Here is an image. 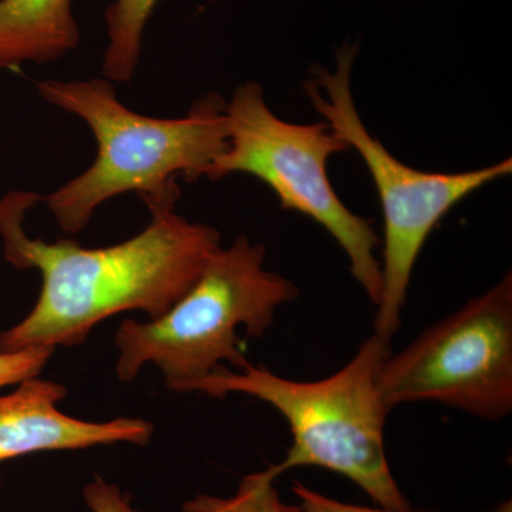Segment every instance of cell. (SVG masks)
I'll list each match as a JSON object with an SVG mask.
<instances>
[{"label": "cell", "instance_id": "obj_1", "mask_svg": "<svg viewBox=\"0 0 512 512\" xmlns=\"http://www.w3.org/2000/svg\"><path fill=\"white\" fill-rule=\"evenodd\" d=\"M39 201L32 191H12L0 200L6 261L42 275L32 311L0 332V352L80 345L94 326L116 313L143 311L160 318L221 247L218 229L185 220L175 207L148 210L146 229L113 247L84 248L70 239L47 244L25 231L28 212Z\"/></svg>", "mask_w": 512, "mask_h": 512}, {"label": "cell", "instance_id": "obj_2", "mask_svg": "<svg viewBox=\"0 0 512 512\" xmlns=\"http://www.w3.org/2000/svg\"><path fill=\"white\" fill-rule=\"evenodd\" d=\"M43 99L86 121L97 156L84 173L47 197L64 232L77 234L104 202L136 192L148 210L175 207L178 175L205 177L228 146L227 101L210 93L180 119H156L127 109L107 79L45 80Z\"/></svg>", "mask_w": 512, "mask_h": 512}, {"label": "cell", "instance_id": "obj_3", "mask_svg": "<svg viewBox=\"0 0 512 512\" xmlns=\"http://www.w3.org/2000/svg\"><path fill=\"white\" fill-rule=\"evenodd\" d=\"M392 342L373 333L335 375L296 382L265 366L248 363L239 372L222 366L191 384L188 393L217 399L247 394L274 407L288 421L292 446L284 461L271 466L276 476L296 467H320L349 478L380 508H412L387 461L384 426L390 410L377 387Z\"/></svg>", "mask_w": 512, "mask_h": 512}, {"label": "cell", "instance_id": "obj_4", "mask_svg": "<svg viewBox=\"0 0 512 512\" xmlns=\"http://www.w3.org/2000/svg\"><path fill=\"white\" fill-rule=\"evenodd\" d=\"M265 255L264 245L241 235L211 255L197 281L163 316L121 323L114 338L119 379L131 382L151 363L168 389L188 393L224 362L244 369L249 362L238 329L261 338L276 309L299 296L292 281L265 269Z\"/></svg>", "mask_w": 512, "mask_h": 512}, {"label": "cell", "instance_id": "obj_5", "mask_svg": "<svg viewBox=\"0 0 512 512\" xmlns=\"http://www.w3.org/2000/svg\"><path fill=\"white\" fill-rule=\"evenodd\" d=\"M359 46L345 43L336 52V69L313 67L315 80L303 84L312 106L349 148L362 157L382 205V293L376 305L375 332L392 342L417 259L433 229L468 195L512 173V160L464 171L427 173L402 163L367 131L353 101L350 76Z\"/></svg>", "mask_w": 512, "mask_h": 512}, {"label": "cell", "instance_id": "obj_6", "mask_svg": "<svg viewBox=\"0 0 512 512\" xmlns=\"http://www.w3.org/2000/svg\"><path fill=\"white\" fill-rule=\"evenodd\" d=\"M228 146L205 177L231 174L258 178L284 210L301 212L326 229L349 259V271L373 305L382 293V266L376 256L375 222L346 207L328 175L330 157L349 150L326 123L295 124L269 109L255 82L237 87L227 103Z\"/></svg>", "mask_w": 512, "mask_h": 512}, {"label": "cell", "instance_id": "obj_7", "mask_svg": "<svg viewBox=\"0 0 512 512\" xmlns=\"http://www.w3.org/2000/svg\"><path fill=\"white\" fill-rule=\"evenodd\" d=\"M377 387L387 409L437 403L478 419L512 410V275L384 360Z\"/></svg>", "mask_w": 512, "mask_h": 512}, {"label": "cell", "instance_id": "obj_8", "mask_svg": "<svg viewBox=\"0 0 512 512\" xmlns=\"http://www.w3.org/2000/svg\"><path fill=\"white\" fill-rule=\"evenodd\" d=\"M66 393L62 384L35 376L0 396V464L37 451L150 443L153 424L146 420L93 423L66 416L57 409Z\"/></svg>", "mask_w": 512, "mask_h": 512}, {"label": "cell", "instance_id": "obj_9", "mask_svg": "<svg viewBox=\"0 0 512 512\" xmlns=\"http://www.w3.org/2000/svg\"><path fill=\"white\" fill-rule=\"evenodd\" d=\"M79 42L73 0H0V70L53 62Z\"/></svg>", "mask_w": 512, "mask_h": 512}, {"label": "cell", "instance_id": "obj_10", "mask_svg": "<svg viewBox=\"0 0 512 512\" xmlns=\"http://www.w3.org/2000/svg\"><path fill=\"white\" fill-rule=\"evenodd\" d=\"M160 0H113L106 9L109 45L104 50L103 74L107 80L127 83L133 79L146 26Z\"/></svg>", "mask_w": 512, "mask_h": 512}, {"label": "cell", "instance_id": "obj_11", "mask_svg": "<svg viewBox=\"0 0 512 512\" xmlns=\"http://www.w3.org/2000/svg\"><path fill=\"white\" fill-rule=\"evenodd\" d=\"M278 478L272 467L242 478L237 493L231 497L200 494L185 501L180 512H302L301 507L282 503L275 488Z\"/></svg>", "mask_w": 512, "mask_h": 512}, {"label": "cell", "instance_id": "obj_12", "mask_svg": "<svg viewBox=\"0 0 512 512\" xmlns=\"http://www.w3.org/2000/svg\"><path fill=\"white\" fill-rule=\"evenodd\" d=\"M53 352L55 349L43 346L18 352H0V389L39 376Z\"/></svg>", "mask_w": 512, "mask_h": 512}, {"label": "cell", "instance_id": "obj_13", "mask_svg": "<svg viewBox=\"0 0 512 512\" xmlns=\"http://www.w3.org/2000/svg\"><path fill=\"white\" fill-rule=\"evenodd\" d=\"M83 497L92 512H138L117 485L100 477L84 487Z\"/></svg>", "mask_w": 512, "mask_h": 512}, {"label": "cell", "instance_id": "obj_14", "mask_svg": "<svg viewBox=\"0 0 512 512\" xmlns=\"http://www.w3.org/2000/svg\"><path fill=\"white\" fill-rule=\"evenodd\" d=\"M293 493L301 501L302 512H427V511H413L412 508L407 511H389L384 508H369L360 507V505H352L340 503L338 500L326 497L311 490L302 483L293 484Z\"/></svg>", "mask_w": 512, "mask_h": 512}]
</instances>
